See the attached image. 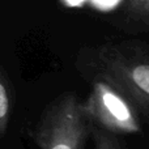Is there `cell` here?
Returning <instances> with one entry per match:
<instances>
[{"mask_svg": "<svg viewBox=\"0 0 149 149\" xmlns=\"http://www.w3.org/2000/svg\"><path fill=\"white\" fill-rule=\"evenodd\" d=\"M90 135L93 137L95 149H126V145L118 137V135L110 134L92 123H90Z\"/></svg>", "mask_w": 149, "mask_h": 149, "instance_id": "277c9868", "label": "cell"}, {"mask_svg": "<svg viewBox=\"0 0 149 149\" xmlns=\"http://www.w3.org/2000/svg\"><path fill=\"white\" fill-rule=\"evenodd\" d=\"M85 113L89 122L114 135H131L141 131L139 111L123 92L105 77L95 74Z\"/></svg>", "mask_w": 149, "mask_h": 149, "instance_id": "3957f363", "label": "cell"}, {"mask_svg": "<svg viewBox=\"0 0 149 149\" xmlns=\"http://www.w3.org/2000/svg\"><path fill=\"white\" fill-rule=\"evenodd\" d=\"M9 115H10V101H9V93H8L7 82L0 70V139L5 135L9 123Z\"/></svg>", "mask_w": 149, "mask_h": 149, "instance_id": "8992f818", "label": "cell"}, {"mask_svg": "<svg viewBox=\"0 0 149 149\" xmlns=\"http://www.w3.org/2000/svg\"><path fill=\"white\" fill-rule=\"evenodd\" d=\"M67 1L72 5H76V4H80L81 1H84V0H67Z\"/></svg>", "mask_w": 149, "mask_h": 149, "instance_id": "ba28073f", "label": "cell"}, {"mask_svg": "<svg viewBox=\"0 0 149 149\" xmlns=\"http://www.w3.org/2000/svg\"><path fill=\"white\" fill-rule=\"evenodd\" d=\"M95 74L105 77L128 97L149 120V46L124 41L94 51Z\"/></svg>", "mask_w": 149, "mask_h": 149, "instance_id": "6da1fadb", "label": "cell"}, {"mask_svg": "<svg viewBox=\"0 0 149 149\" xmlns=\"http://www.w3.org/2000/svg\"><path fill=\"white\" fill-rule=\"evenodd\" d=\"M89 135L84 103L74 93H65L45 107L33 136L41 149H85Z\"/></svg>", "mask_w": 149, "mask_h": 149, "instance_id": "7a4b0ae2", "label": "cell"}, {"mask_svg": "<svg viewBox=\"0 0 149 149\" xmlns=\"http://www.w3.org/2000/svg\"><path fill=\"white\" fill-rule=\"evenodd\" d=\"M98 5H103V7H107V5H111L115 3V0H95Z\"/></svg>", "mask_w": 149, "mask_h": 149, "instance_id": "52a82bcc", "label": "cell"}, {"mask_svg": "<svg viewBox=\"0 0 149 149\" xmlns=\"http://www.w3.org/2000/svg\"><path fill=\"white\" fill-rule=\"evenodd\" d=\"M126 13L131 21L149 26V0H126Z\"/></svg>", "mask_w": 149, "mask_h": 149, "instance_id": "5b68a950", "label": "cell"}]
</instances>
